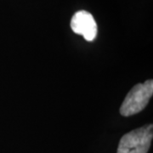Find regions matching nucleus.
<instances>
[{
	"instance_id": "obj_2",
	"label": "nucleus",
	"mask_w": 153,
	"mask_h": 153,
	"mask_svg": "<svg viewBox=\"0 0 153 153\" xmlns=\"http://www.w3.org/2000/svg\"><path fill=\"white\" fill-rule=\"evenodd\" d=\"M152 138V124L132 130L121 138L117 153H147Z\"/></svg>"
},
{
	"instance_id": "obj_3",
	"label": "nucleus",
	"mask_w": 153,
	"mask_h": 153,
	"mask_svg": "<svg viewBox=\"0 0 153 153\" xmlns=\"http://www.w3.org/2000/svg\"><path fill=\"white\" fill-rule=\"evenodd\" d=\"M73 33L82 35L88 42H92L97 37V24L94 16L88 11L76 12L71 21Z\"/></svg>"
},
{
	"instance_id": "obj_1",
	"label": "nucleus",
	"mask_w": 153,
	"mask_h": 153,
	"mask_svg": "<svg viewBox=\"0 0 153 153\" xmlns=\"http://www.w3.org/2000/svg\"><path fill=\"white\" fill-rule=\"evenodd\" d=\"M153 94L152 79L138 83L126 95L120 107V114L123 117L135 115L146 108Z\"/></svg>"
}]
</instances>
